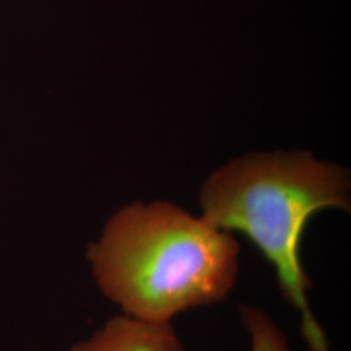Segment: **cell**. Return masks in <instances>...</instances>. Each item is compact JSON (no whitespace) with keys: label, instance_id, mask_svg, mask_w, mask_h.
I'll return each mask as SVG.
<instances>
[{"label":"cell","instance_id":"4","mask_svg":"<svg viewBox=\"0 0 351 351\" xmlns=\"http://www.w3.org/2000/svg\"><path fill=\"white\" fill-rule=\"evenodd\" d=\"M241 323L250 337V351H293L276 322L254 304H239Z\"/></svg>","mask_w":351,"mask_h":351},{"label":"cell","instance_id":"3","mask_svg":"<svg viewBox=\"0 0 351 351\" xmlns=\"http://www.w3.org/2000/svg\"><path fill=\"white\" fill-rule=\"evenodd\" d=\"M71 351H185L172 323H152L128 315L110 319Z\"/></svg>","mask_w":351,"mask_h":351},{"label":"cell","instance_id":"1","mask_svg":"<svg viewBox=\"0 0 351 351\" xmlns=\"http://www.w3.org/2000/svg\"><path fill=\"white\" fill-rule=\"evenodd\" d=\"M239 255L230 232L168 202L121 208L88 251L103 294L152 323L224 301L237 282Z\"/></svg>","mask_w":351,"mask_h":351},{"label":"cell","instance_id":"2","mask_svg":"<svg viewBox=\"0 0 351 351\" xmlns=\"http://www.w3.org/2000/svg\"><path fill=\"white\" fill-rule=\"evenodd\" d=\"M349 190L348 175L337 165L316 162L310 152H276L228 164L199 194L204 220L242 233L274 267L284 300L300 314L310 351L332 350L308 302L313 282L302 264V239L319 211L350 210Z\"/></svg>","mask_w":351,"mask_h":351}]
</instances>
